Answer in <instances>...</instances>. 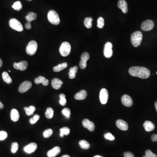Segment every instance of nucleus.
<instances>
[{
	"instance_id": "nucleus-1",
	"label": "nucleus",
	"mask_w": 157,
	"mask_h": 157,
	"mask_svg": "<svg viewBox=\"0 0 157 157\" xmlns=\"http://www.w3.org/2000/svg\"><path fill=\"white\" fill-rule=\"evenodd\" d=\"M129 73L133 77H138L143 79L148 78L151 74L148 69L141 67H131L129 69Z\"/></svg>"
},
{
	"instance_id": "nucleus-2",
	"label": "nucleus",
	"mask_w": 157,
	"mask_h": 157,
	"mask_svg": "<svg viewBox=\"0 0 157 157\" xmlns=\"http://www.w3.org/2000/svg\"><path fill=\"white\" fill-rule=\"evenodd\" d=\"M48 19L49 22L54 25H58L60 23V20L58 14L55 11H49L47 15Z\"/></svg>"
},
{
	"instance_id": "nucleus-3",
	"label": "nucleus",
	"mask_w": 157,
	"mask_h": 157,
	"mask_svg": "<svg viewBox=\"0 0 157 157\" xmlns=\"http://www.w3.org/2000/svg\"><path fill=\"white\" fill-rule=\"evenodd\" d=\"M142 38V34L140 31H135L131 35V43L134 47H138L139 45H140Z\"/></svg>"
},
{
	"instance_id": "nucleus-4",
	"label": "nucleus",
	"mask_w": 157,
	"mask_h": 157,
	"mask_svg": "<svg viewBox=\"0 0 157 157\" xmlns=\"http://www.w3.org/2000/svg\"><path fill=\"white\" fill-rule=\"evenodd\" d=\"M71 50V46L69 43L65 42L63 43L59 48V52L61 56L63 57H67L69 55Z\"/></svg>"
},
{
	"instance_id": "nucleus-5",
	"label": "nucleus",
	"mask_w": 157,
	"mask_h": 157,
	"mask_svg": "<svg viewBox=\"0 0 157 157\" xmlns=\"http://www.w3.org/2000/svg\"><path fill=\"white\" fill-rule=\"evenodd\" d=\"M9 24L10 27L11 29L16 31H19V32L23 31V27L22 24L19 21L16 19H11L9 21Z\"/></svg>"
},
{
	"instance_id": "nucleus-6",
	"label": "nucleus",
	"mask_w": 157,
	"mask_h": 157,
	"mask_svg": "<svg viewBox=\"0 0 157 157\" xmlns=\"http://www.w3.org/2000/svg\"><path fill=\"white\" fill-rule=\"evenodd\" d=\"M38 48V44L35 41H31L26 47V53L30 56H33L36 53Z\"/></svg>"
},
{
	"instance_id": "nucleus-7",
	"label": "nucleus",
	"mask_w": 157,
	"mask_h": 157,
	"mask_svg": "<svg viewBox=\"0 0 157 157\" xmlns=\"http://www.w3.org/2000/svg\"><path fill=\"white\" fill-rule=\"evenodd\" d=\"M113 45L112 43L110 42L106 43L104 49V55L105 57L107 58H110L112 57L113 55Z\"/></svg>"
},
{
	"instance_id": "nucleus-8",
	"label": "nucleus",
	"mask_w": 157,
	"mask_h": 157,
	"mask_svg": "<svg viewBox=\"0 0 157 157\" xmlns=\"http://www.w3.org/2000/svg\"><path fill=\"white\" fill-rule=\"evenodd\" d=\"M90 59V55L87 52L83 53L81 57V60L80 62V67L82 69H85L87 66L86 62Z\"/></svg>"
},
{
	"instance_id": "nucleus-9",
	"label": "nucleus",
	"mask_w": 157,
	"mask_h": 157,
	"mask_svg": "<svg viewBox=\"0 0 157 157\" xmlns=\"http://www.w3.org/2000/svg\"><path fill=\"white\" fill-rule=\"evenodd\" d=\"M32 86V83L29 81H25L22 82L19 88V91L21 93H24L28 91Z\"/></svg>"
},
{
	"instance_id": "nucleus-10",
	"label": "nucleus",
	"mask_w": 157,
	"mask_h": 157,
	"mask_svg": "<svg viewBox=\"0 0 157 157\" xmlns=\"http://www.w3.org/2000/svg\"><path fill=\"white\" fill-rule=\"evenodd\" d=\"M108 97L109 94L107 90L105 88L102 89L100 93V99L101 103L103 104H106L108 100Z\"/></svg>"
},
{
	"instance_id": "nucleus-11",
	"label": "nucleus",
	"mask_w": 157,
	"mask_h": 157,
	"mask_svg": "<svg viewBox=\"0 0 157 157\" xmlns=\"http://www.w3.org/2000/svg\"><path fill=\"white\" fill-rule=\"evenodd\" d=\"M154 27V23L152 21L147 20L144 21L141 24V29L145 31H148L153 29Z\"/></svg>"
},
{
	"instance_id": "nucleus-12",
	"label": "nucleus",
	"mask_w": 157,
	"mask_h": 157,
	"mask_svg": "<svg viewBox=\"0 0 157 157\" xmlns=\"http://www.w3.org/2000/svg\"><path fill=\"white\" fill-rule=\"evenodd\" d=\"M28 62L26 61H22L19 63H15L13 64V67L15 69L21 71H25L28 67Z\"/></svg>"
},
{
	"instance_id": "nucleus-13",
	"label": "nucleus",
	"mask_w": 157,
	"mask_h": 157,
	"mask_svg": "<svg viewBox=\"0 0 157 157\" xmlns=\"http://www.w3.org/2000/svg\"><path fill=\"white\" fill-rule=\"evenodd\" d=\"M121 102L125 106L130 107L133 105V100L132 98L128 95H124L121 98Z\"/></svg>"
},
{
	"instance_id": "nucleus-14",
	"label": "nucleus",
	"mask_w": 157,
	"mask_h": 157,
	"mask_svg": "<svg viewBox=\"0 0 157 157\" xmlns=\"http://www.w3.org/2000/svg\"><path fill=\"white\" fill-rule=\"evenodd\" d=\"M82 124L85 128H86L89 131L92 132L95 129V125L94 123L90 121L88 119H85L82 122Z\"/></svg>"
},
{
	"instance_id": "nucleus-15",
	"label": "nucleus",
	"mask_w": 157,
	"mask_h": 157,
	"mask_svg": "<svg viewBox=\"0 0 157 157\" xmlns=\"http://www.w3.org/2000/svg\"><path fill=\"white\" fill-rule=\"evenodd\" d=\"M37 148V144L35 143H31L25 146L24 148L25 152L28 154H31L36 151Z\"/></svg>"
},
{
	"instance_id": "nucleus-16",
	"label": "nucleus",
	"mask_w": 157,
	"mask_h": 157,
	"mask_svg": "<svg viewBox=\"0 0 157 157\" xmlns=\"http://www.w3.org/2000/svg\"><path fill=\"white\" fill-rule=\"evenodd\" d=\"M116 124L117 128L121 130L125 131V130H128V125L127 122L122 120L120 119L117 120L116 121Z\"/></svg>"
},
{
	"instance_id": "nucleus-17",
	"label": "nucleus",
	"mask_w": 157,
	"mask_h": 157,
	"mask_svg": "<svg viewBox=\"0 0 157 157\" xmlns=\"http://www.w3.org/2000/svg\"><path fill=\"white\" fill-rule=\"evenodd\" d=\"M61 152V149L58 146H56L51 150H49L47 153L48 157H55L57 156Z\"/></svg>"
},
{
	"instance_id": "nucleus-18",
	"label": "nucleus",
	"mask_w": 157,
	"mask_h": 157,
	"mask_svg": "<svg viewBox=\"0 0 157 157\" xmlns=\"http://www.w3.org/2000/svg\"><path fill=\"white\" fill-rule=\"evenodd\" d=\"M63 83V82L58 78H53L51 82L52 87L56 90L60 89Z\"/></svg>"
},
{
	"instance_id": "nucleus-19",
	"label": "nucleus",
	"mask_w": 157,
	"mask_h": 157,
	"mask_svg": "<svg viewBox=\"0 0 157 157\" xmlns=\"http://www.w3.org/2000/svg\"><path fill=\"white\" fill-rule=\"evenodd\" d=\"M118 7L123 13L126 14L128 11V6L127 2L125 0H120L118 3Z\"/></svg>"
},
{
	"instance_id": "nucleus-20",
	"label": "nucleus",
	"mask_w": 157,
	"mask_h": 157,
	"mask_svg": "<svg viewBox=\"0 0 157 157\" xmlns=\"http://www.w3.org/2000/svg\"><path fill=\"white\" fill-rule=\"evenodd\" d=\"M35 82L36 84H39L42 83L44 86H48L49 83V81L46 79L45 77L42 76H39L38 78L35 79Z\"/></svg>"
},
{
	"instance_id": "nucleus-21",
	"label": "nucleus",
	"mask_w": 157,
	"mask_h": 157,
	"mask_svg": "<svg viewBox=\"0 0 157 157\" xmlns=\"http://www.w3.org/2000/svg\"><path fill=\"white\" fill-rule=\"evenodd\" d=\"M144 127L145 129V130L147 132H150L152 131L155 128V125L154 124L150 121L147 120L144 123Z\"/></svg>"
},
{
	"instance_id": "nucleus-22",
	"label": "nucleus",
	"mask_w": 157,
	"mask_h": 157,
	"mask_svg": "<svg viewBox=\"0 0 157 157\" xmlns=\"http://www.w3.org/2000/svg\"><path fill=\"white\" fill-rule=\"evenodd\" d=\"M87 93L85 90H81L76 93L74 96L75 99L77 100H83L87 96Z\"/></svg>"
},
{
	"instance_id": "nucleus-23",
	"label": "nucleus",
	"mask_w": 157,
	"mask_h": 157,
	"mask_svg": "<svg viewBox=\"0 0 157 157\" xmlns=\"http://www.w3.org/2000/svg\"><path fill=\"white\" fill-rule=\"evenodd\" d=\"M19 113L18 110L15 109H12L11 112V120L14 122H17L19 120Z\"/></svg>"
},
{
	"instance_id": "nucleus-24",
	"label": "nucleus",
	"mask_w": 157,
	"mask_h": 157,
	"mask_svg": "<svg viewBox=\"0 0 157 157\" xmlns=\"http://www.w3.org/2000/svg\"><path fill=\"white\" fill-rule=\"evenodd\" d=\"M68 67V64L67 63H63L59 64L57 66L54 67L53 71L55 72H59L61 71L62 70H63Z\"/></svg>"
},
{
	"instance_id": "nucleus-25",
	"label": "nucleus",
	"mask_w": 157,
	"mask_h": 157,
	"mask_svg": "<svg viewBox=\"0 0 157 157\" xmlns=\"http://www.w3.org/2000/svg\"><path fill=\"white\" fill-rule=\"evenodd\" d=\"M37 15L36 13L34 12H29L27 15L25 16V19L29 22H31L33 21H34L37 18Z\"/></svg>"
},
{
	"instance_id": "nucleus-26",
	"label": "nucleus",
	"mask_w": 157,
	"mask_h": 157,
	"mask_svg": "<svg viewBox=\"0 0 157 157\" xmlns=\"http://www.w3.org/2000/svg\"><path fill=\"white\" fill-rule=\"evenodd\" d=\"M77 70L78 67L77 66H74L73 67L70 68L69 69V78L71 79L75 78Z\"/></svg>"
},
{
	"instance_id": "nucleus-27",
	"label": "nucleus",
	"mask_w": 157,
	"mask_h": 157,
	"mask_svg": "<svg viewBox=\"0 0 157 157\" xmlns=\"http://www.w3.org/2000/svg\"><path fill=\"white\" fill-rule=\"evenodd\" d=\"M25 110L26 115L28 116H31L33 114L34 112L35 111V106H31L29 107H25L24 108Z\"/></svg>"
},
{
	"instance_id": "nucleus-28",
	"label": "nucleus",
	"mask_w": 157,
	"mask_h": 157,
	"mask_svg": "<svg viewBox=\"0 0 157 157\" xmlns=\"http://www.w3.org/2000/svg\"><path fill=\"white\" fill-rule=\"evenodd\" d=\"M2 77L4 81L7 84H10L12 82V80L11 77L6 72H4L2 73Z\"/></svg>"
},
{
	"instance_id": "nucleus-29",
	"label": "nucleus",
	"mask_w": 157,
	"mask_h": 157,
	"mask_svg": "<svg viewBox=\"0 0 157 157\" xmlns=\"http://www.w3.org/2000/svg\"><path fill=\"white\" fill-rule=\"evenodd\" d=\"M45 115L48 119L52 118L54 115L53 109L51 107L47 108L45 113Z\"/></svg>"
},
{
	"instance_id": "nucleus-30",
	"label": "nucleus",
	"mask_w": 157,
	"mask_h": 157,
	"mask_svg": "<svg viewBox=\"0 0 157 157\" xmlns=\"http://www.w3.org/2000/svg\"><path fill=\"white\" fill-rule=\"evenodd\" d=\"M70 130L69 128L67 127H63L60 129V136L61 137H64V135H68L70 133Z\"/></svg>"
},
{
	"instance_id": "nucleus-31",
	"label": "nucleus",
	"mask_w": 157,
	"mask_h": 157,
	"mask_svg": "<svg viewBox=\"0 0 157 157\" xmlns=\"http://www.w3.org/2000/svg\"><path fill=\"white\" fill-rule=\"evenodd\" d=\"M79 144L83 149H88L90 148V144L86 140H82L79 142Z\"/></svg>"
},
{
	"instance_id": "nucleus-32",
	"label": "nucleus",
	"mask_w": 157,
	"mask_h": 157,
	"mask_svg": "<svg viewBox=\"0 0 157 157\" xmlns=\"http://www.w3.org/2000/svg\"><path fill=\"white\" fill-rule=\"evenodd\" d=\"M92 19L91 17L86 18L84 20V25L88 29H90L92 26Z\"/></svg>"
},
{
	"instance_id": "nucleus-33",
	"label": "nucleus",
	"mask_w": 157,
	"mask_h": 157,
	"mask_svg": "<svg viewBox=\"0 0 157 157\" xmlns=\"http://www.w3.org/2000/svg\"><path fill=\"white\" fill-rule=\"evenodd\" d=\"M12 7H13L15 10L19 11H20L22 9V4H21V2L20 1H17L13 4Z\"/></svg>"
},
{
	"instance_id": "nucleus-34",
	"label": "nucleus",
	"mask_w": 157,
	"mask_h": 157,
	"mask_svg": "<svg viewBox=\"0 0 157 157\" xmlns=\"http://www.w3.org/2000/svg\"><path fill=\"white\" fill-rule=\"evenodd\" d=\"M59 97H60L59 104H60V105L63 106L66 105L67 103V100L66 99V96L64 94L61 93L59 95Z\"/></svg>"
},
{
	"instance_id": "nucleus-35",
	"label": "nucleus",
	"mask_w": 157,
	"mask_h": 157,
	"mask_svg": "<svg viewBox=\"0 0 157 157\" xmlns=\"http://www.w3.org/2000/svg\"><path fill=\"white\" fill-rule=\"evenodd\" d=\"M19 148V144L18 143L13 142L11 144V152L12 153L15 154L17 152Z\"/></svg>"
},
{
	"instance_id": "nucleus-36",
	"label": "nucleus",
	"mask_w": 157,
	"mask_h": 157,
	"mask_svg": "<svg viewBox=\"0 0 157 157\" xmlns=\"http://www.w3.org/2000/svg\"><path fill=\"white\" fill-rule=\"evenodd\" d=\"M62 114L64 115L67 118L69 119L70 117L71 114V111L70 109L68 108H65L62 110Z\"/></svg>"
},
{
	"instance_id": "nucleus-37",
	"label": "nucleus",
	"mask_w": 157,
	"mask_h": 157,
	"mask_svg": "<svg viewBox=\"0 0 157 157\" xmlns=\"http://www.w3.org/2000/svg\"><path fill=\"white\" fill-rule=\"evenodd\" d=\"M104 25V20L102 17H100L97 19V27L99 29H102Z\"/></svg>"
},
{
	"instance_id": "nucleus-38",
	"label": "nucleus",
	"mask_w": 157,
	"mask_h": 157,
	"mask_svg": "<svg viewBox=\"0 0 157 157\" xmlns=\"http://www.w3.org/2000/svg\"><path fill=\"white\" fill-rule=\"evenodd\" d=\"M40 119V116L38 114H35L32 118L30 119L29 122L31 124H35Z\"/></svg>"
},
{
	"instance_id": "nucleus-39",
	"label": "nucleus",
	"mask_w": 157,
	"mask_h": 157,
	"mask_svg": "<svg viewBox=\"0 0 157 157\" xmlns=\"http://www.w3.org/2000/svg\"><path fill=\"white\" fill-rule=\"evenodd\" d=\"M53 130L51 129H48L43 132V136L45 138H49L53 134Z\"/></svg>"
},
{
	"instance_id": "nucleus-40",
	"label": "nucleus",
	"mask_w": 157,
	"mask_h": 157,
	"mask_svg": "<svg viewBox=\"0 0 157 157\" xmlns=\"http://www.w3.org/2000/svg\"><path fill=\"white\" fill-rule=\"evenodd\" d=\"M104 138L106 139L110 140H115V137L110 133H107L104 135Z\"/></svg>"
},
{
	"instance_id": "nucleus-41",
	"label": "nucleus",
	"mask_w": 157,
	"mask_h": 157,
	"mask_svg": "<svg viewBox=\"0 0 157 157\" xmlns=\"http://www.w3.org/2000/svg\"><path fill=\"white\" fill-rule=\"evenodd\" d=\"M7 133L5 131H0V140H4L7 138Z\"/></svg>"
},
{
	"instance_id": "nucleus-42",
	"label": "nucleus",
	"mask_w": 157,
	"mask_h": 157,
	"mask_svg": "<svg viewBox=\"0 0 157 157\" xmlns=\"http://www.w3.org/2000/svg\"><path fill=\"white\" fill-rule=\"evenodd\" d=\"M145 155L147 157H157V155L153 153L150 150H146Z\"/></svg>"
},
{
	"instance_id": "nucleus-43",
	"label": "nucleus",
	"mask_w": 157,
	"mask_h": 157,
	"mask_svg": "<svg viewBox=\"0 0 157 157\" xmlns=\"http://www.w3.org/2000/svg\"><path fill=\"white\" fill-rule=\"evenodd\" d=\"M124 157H135L134 155L130 152H125L124 153Z\"/></svg>"
},
{
	"instance_id": "nucleus-44",
	"label": "nucleus",
	"mask_w": 157,
	"mask_h": 157,
	"mask_svg": "<svg viewBox=\"0 0 157 157\" xmlns=\"http://www.w3.org/2000/svg\"><path fill=\"white\" fill-rule=\"evenodd\" d=\"M25 27L27 29L29 30L31 29V25L30 22H28L26 23L25 25Z\"/></svg>"
},
{
	"instance_id": "nucleus-45",
	"label": "nucleus",
	"mask_w": 157,
	"mask_h": 157,
	"mask_svg": "<svg viewBox=\"0 0 157 157\" xmlns=\"http://www.w3.org/2000/svg\"><path fill=\"white\" fill-rule=\"evenodd\" d=\"M151 139H152V141H153V142H156V141H157V134H153L152 136Z\"/></svg>"
},
{
	"instance_id": "nucleus-46",
	"label": "nucleus",
	"mask_w": 157,
	"mask_h": 157,
	"mask_svg": "<svg viewBox=\"0 0 157 157\" xmlns=\"http://www.w3.org/2000/svg\"><path fill=\"white\" fill-rule=\"evenodd\" d=\"M4 107V104L1 103V102L0 101V109H3Z\"/></svg>"
},
{
	"instance_id": "nucleus-47",
	"label": "nucleus",
	"mask_w": 157,
	"mask_h": 157,
	"mask_svg": "<svg viewBox=\"0 0 157 157\" xmlns=\"http://www.w3.org/2000/svg\"><path fill=\"white\" fill-rule=\"evenodd\" d=\"M2 65H3V62L1 59L0 58V68L2 67Z\"/></svg>"
},
{
	"instance_id": "nucleus-48",
	"label": "nucleus",
	"mask_w": 157,
	"mask_h": 157,
	"mask_svg": "<svg viewBox=\"0 0 157 157\" xmlns=\"http://www.w3.org/2000/svg\"><path fill=\"white\" fill-rule=\"evenodd\" d=\"M62 157H70L69 155H67V154H65V155H63Z\"/></svg>"
},
{
	"instance_id": "nucleus-49",
	"label": "nucleus",
	"mask_w": 157,
	"mask_h": 157,
	"mask_svg": "<svg viewBox=\"0 0 157 157\" xmlns=\"http://www.w3.org/2000/svg\"><path fill=\"white\" fill-rule=\"evenodd\" d=\"M155 108H156V110H157V101H156L155 103Z\"/></svg>"
},
{
	"instance_id": "nucleus-50",
	"label": "nucleus",
	"mask_w": 157,
	"mask_h": 157,
	"mask_svg": "<svg viewBox=\"0 0 157 157\" xmlns=\"http://www.w3.org/2000/svg\"><path fill=\"white\" fill-rule=\"evenodd\" d=\"M94 157H103L102 156H99V155H96V156H94Z\"/></svg>"
},
{
	"instance_id": "nucleus-51",
	"label": "nucleus",
	"mask_w": 157,
	"mask_h": 157,
	"mask_svg": "<svg viewBox=\"0 0 157 157\" xmlns=\"http://www.w3.org/2000/svg\"><path fill=\"white\" fill-rule=\"evenodd\" d=\"M143 157H147V156H146V155H144V156H143Z\"/></svg>"
},
{
	"instance_id": "nucleus-52",
	"label": "nucleus",
	"mask_w": 157,
	"mask_h": 157,
	"mask_svg": "<svg viewBox=\"0 0 157 157\" xmlns=\"http://www.w3.org/2000/svg\"><path fill=\"white\" fill-rule=\"evenodd\" d=\"M9 72H11V71L10 70H9Z\"/></svg>"
},
{
	"instance_id": "nucleus-53",
	"label": "nucleus",
	"mask_w": 157,
	"mask_h": 157,
	"mask_svg": "<svg viewBox=\"0 0 157 157\" xmlns=\"http://www.w3.org/2000/svg\"><path fill=\"white\" fill-rule=\"evenodd\" d=\"M156 74H157V72H156Z\"/></svg>"
},
{
	"instance_id": "nucleus-54",
	"label": "nucleus",
	"mask_w": 157,
	"mask_h": 157,
	"mask_svg": "<svg viewBox=\"0 0 157 157\" xmlns=\"http://www.w3.org/2000/svg\"><path fill=\"white\" fill-rule=\"evenodd\" d=\"M29 1H31V0H29Z\"/></svg>"
}]
</instances>
